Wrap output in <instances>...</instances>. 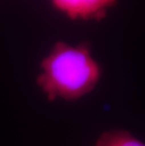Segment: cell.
<instances>
[{
  "label": "cell",
  "mask_w": 145,
  "mask_h": 146,
  "mask_svg": "<svg viewBox=\"0 0 145 146\" xmlns=\"http://www.w3.org/2000/svg\"><path fill=\"white\" fill-rule=\"evenodd\" d=\"M36 83L50 102H75L92 92L102 77V67L88 42L73 45L58 41L40 62Z\"/></svg>",
  "instance_id": "obj_1"
},
{
  "label": "cell",
  "mask_w": 145,
  "mask_h": 146,
  "mask_svg": "<svg viewBox=\"0 0 145 146\" xmlns=\"http://www.w3.org/2000/svg\"><path fill=\"white\" fill-rule=\"evenodd\" d=\"M51 7L72 21L100 22L120 0H47Z\"/></svg>",
  "instance_id": "obj_2"
},
{
  "label": "cell",
  "mask_w": 145,
  "mask_h": 146,
  "mask_svg": "<svg viewBox=\"0 0 145 146\" xmlns=\"http://www.w3.org/2000/svg\"><path fill=\"white\" fill-rule=\"evenodd\" d=\"M94 146H145V144L128 130L116 129L102 133Z\"/></svg>",
  "instance_id": "obj_3"
}]
</instances>
